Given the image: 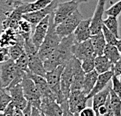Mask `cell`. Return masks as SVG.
<instances>
[{"label": "cell", "instance_id": "2e32d148", "mask_svg": "<svg viewBox=\"0 0 121 116\" xmlns=\"http://www.w3.org/2000/svg\"><path fill=\"white\" fill-rule=\"evenodd\" d=\"M25 39L19 35L17 31L13 28H6L0 35V47L9 48Z\"/></svg>", "mask_w": 121, "mask_h": 116}, {"label": "cell", "instance_id": "277c9868", "mask_svg": "<svg viewBox=\"0 0 121 116\" xmlns=\"http://www.w3.org/2000/svg\"><path fill=\"white\" fill-rule=\"evenodd\" d=\"M65 65L57 67V68L50 71H47L46 75V80H47L48 85H49L50 89L54 94L56 101L60 104L62 102L66 100L62 95L61 91H60V78H61V75L64 70Z\"/></svg>", "mask_w": 121, "mask_h": 116}, {"label": "cell", "instance_id": "83f0119b", "mask_svg": "<svg viewBox=\"0 0 121 116\" xmlns=\"http://www.w3.org/2000/svg\"><path fill=\"white\" fill-rule=\"evenodd\" d=\"M103 55L106 58H108V60L112 63V64H115L119 59L120 58V53L117 48L116 46H112V45H108L106 44L105 50H104Z\"/></svg>", "mask_w": 121, "mask_h": 116}, {"label": "cell", "instance_id": "8d00e7d4", "mask_svg": "<svg viewBox=\"0 0 121 116\" xmlns=\"http://www.w3.org/2000/svg\"><path fill=\"white\" fill-rule=\"evenodd\" d=\"M16 66L19 71L26 72L28 70V58L25 52L15 60Z\"/></svg>", "mask_w": 121, "mask_h": 116}, {"label": "cell", "instance_id": "d4e9b609", "mask_svg": "<svg viewBox=\"0 0 121 116\" xmlns=\"http://www.w3.org/2000/svg\"><path fill=\"white\" fill-rule=\"evenodd\" d=\"M112 67L113 64L104 55L96 56L94 62V70L98 75L112 71Z\"/></svg>", "mask_w": 121, "mask_h": 116}, {"label": "cell", "instance_id": "ac0fdd59", "mask_svg": "<svg viewBox=\"0 0 121 116\" xmlns=\"http://www.w3.org/2000/svg\"><path fill=\"white\" fill-rule=\"evenodd\" d=\"M91 18L83 20L77 26L73 32L75 42L79 43L91 39L92 36L91 31Z\"/></svg>", "mask_w": 121, "mask_h": 116}, {"label": "cell", "instance_id": "60d3db41", "mask_svg": "<svg viewBox=\"0 0 121 116\" xmlns=\"http://www.w3.org/2000/svg\"><path fill=\"white\" fill-rule=\"evenodd\" d=\"M60 108L62 109L63 115L62 116H75L73 113H72L70 112L69 108V103H68V100H65L64 102H62L60 104Z\"/></svg>", "mask_w": 121, "mask_h": 116}, {"label": "cell", "instance_id": "cb8c5ba5", "mask_svg": "<svg viewBox=\"0 0 121 116\" xmlns=\"http://www.w3.org/2000/svg\"><path fill=\"white\" fill-rule=\"evenodd\" d=\"M110 89H111L110 86H107L105 89H103L102 91L96 93L92 97V102H93L92 108L94 109V112H97L101 106L105 104L108 98L109 97Z\"/></svg>", "mask_w": 121, "mask_h": 116}, {"label": "cell", "instance_id": "d6986e66", "mask_svg": "<svg viewBox=\"0 0 121 116\" xmlns=\"http://www.w3.org/2000/svg\"><path fill=\"white\" fill-rule=\"evenodd\" d=\"M20 3H18L16 6L13 10L11 11V13L7 16L6 20L3 22V30L6 28H13L14 30L17 31L18 25L20 21L22 20L23 17V13L20 7Z\"/></svg>", "mask_w": 121, "mask_h": 116}, {"label": "cell", "instance_id": "8fae6325", "mask_svg": "<svg viewBox=\"0 0 121 116\" xmlns=\"http://www.w3.org/2000/svg\"><path fill=\"white\" fill-rule=\"evenodd\" d=\"M73 80V68L72 59L65 65L60 78V91L65 100H68L71 93V86Z\"/></svg>", "mask_w": 121, "mask_h": 116}, {"label": "cell", "instance_id": "7c38bea8", "mask_svg": "<svg viewBox=\"0 0 121 116\" xmlns=\"http://www.w3.org/2000/svg\"><path fill=\"white\" fill-rule=\"evenodd\" d=\"M50 15L46 17L43 21H41L33 30L32 35H31V40L38 50L39 49L40 46L42 45L43 42L44 41L46 36H47L50 25Z\"/></svg>", "mask_w": 121, "mask_h": 116}, {"label": "cell", "instance_id": "816d5d0a", "mask_svg": "<svg viewBox=\"0 0 121 116\" xmlns=\"http://www.w3.org/2000/svg\"><path fill=\"white\" fill-rule=\"evenodd\" d=\"M0 116H2V113H0Z\"/></svg>", "mask_w": 121, "mask_h": 116}, {"label": "cell", "instance_id": "9c48e42d", "mask_svg": "<svg viewBox=\"0 0 121 116\" xmlns=\"http://www.w3.org/2000/svg\"><path fill=\"white\" fill-rule=\"evenodd\" d=\"M88 99L82 90L71 91L68 98L70 112L73 114H79L86 107Z\"/></svg>", "mask_w": 121, "mask_h": 116}, {"label": "cell", "instance_id": "f1b7e54d", "mask_svg": "<svg viewBox=\"0 0 121 116\" xmlns=\"http://www.w3.org/2000/svg\"><path fill=\"white\" fill-rule=\"evenodd\" d=\"M34 28L31 24L27 21L25 19L22 18V20L20 21L17 28V32L24 39H27V38H31Z\"/></svg>", "mask_w": 121, "mask_h": 116}, {"label": "cell", "instance_id": "8992f818", "mask_svg": "<svg viewBox=\"0 0 121 116\" xmlns=\"http://www.w3.org/2000/svg\"><path fill=\"white\" fill-rule=\"evenodd\" d=\"M19 72L15 61L9 60L0 64V85L5 89L7 88L14 80Z\"/></svg>", "mask_w": 121, "mask_h": 116}, {"label": "cell", "instance_id": "ffe728a7", "mask_svg": "<svg viewBox=\"0 0 121 116\" xmlns=\"http://www.w3.org/2000/svg\"><path fill=\"white\" fill-rule=\"evenodd\" d=\"M113 75H114V73H113L112 71L98 75L95 86H94L91 93L86 96L88 100L89 99H91L96 93H98L99 92L102 91L103 89H105L108 86V83H109V81L112 80Z\"/></svg>", "mask_w": 121, "mask_h": 116}, {"label": "cell", "instance_id": "d6a6232c", "mask_svg": "<svg viewBox=\"0 0 121 116\" xmlns=\"http://www.w3.org/2000/svg\"><path fill=\"white\" fill-rule=\"evenodd\" d=\"M11 103V97L6 89L0 85V113H3L9 104Z\"/></svg>", "mask_w": 121, "mask_h": 116}, {"label": "cell", "instance_id": "74e56055", "mask_svg": "<svg viewBox=\"0 0 121 116\" xmlns=\"http://www.w3.org/2000/svg\"><path fill=\"white\" fill-rule=\"evenodd\" d=\"M24 48H25V52L27 54V56H31V55L38 54L39 50L34 45V43L31 40V38H27L25 40V44H24Z\"/></svg>", "mask_w": 121, "mask_h": 116}, {"label": "cell", "instance_id": "d590c367", "mask_svg": "<svg viewBox=\"0 0 121 116\" xmlns=\"http://www.w3.org/2000/svg\"><path fill=\"white\" fill-rule=\"evenodd\" d=\"M96 55L94 54L92 57H90L86 59L81 61V67L85 74L93 71L94 70V62H95Z\"/></svg>", "mask_w": 121, "mask_h": 116}, {"label": "cell", "instance_id": "7bdbcfd3", "mask_svg": "<svg viewBox=\"0 0 121 116\" xmlns=\"http://www.w3.org/2000/svg\"><path fill=\"white\" fill-rule=\"evenodd\" d=\"M112 71H113L114 75L116 76H120L121 75V56L119 60H118L115 64H113Z\"/></svg>", "mask_w": 121, "mask_h": 116}, {"label": "cell", "instance_id": "ba28073f", "mask_svg": "<svg viewBox=\"0 0 121 116\" xmlns=\"http://www.w3.org/2000/svg\"><path fill=\"white\" fill-rule=\"evenodd\" d=\"M58 5V0H54L51 4H50L49 6H47L46 8L40 9V10L31 12V13H27L23 14V19H25L27 21H28L31 25L33 26V28L35 27L41 21H43L46 17L50 15V14L54 13V12L56 9L57 6Z\"/></svg>", "mask_w": 121, "mask_h": 116}, {"label": "cell", "instance_id": "7a4b0ae2", "mask_svg": "<svg viewBox=\"0 0 121 116\" xmlns=\"http://www.w3.org/2000/svg\"><path fill=\"white\" fill-rule=\"evenodd\" d=\"M60 40L61 38L56 32V25L54 23V13H52L50 17V25L47 36L38 51L39 57L41 58L43 61H44L47 57H49L50 55L57 49L59 43L60 42Z\"/></svg>", "mask_w": 121, "mask_h": 116}, {"label": "cell", "instance_id": "484cf974", "mask_svg": "<svg viewBox=\"0 0 121 116\" xmlns=\"http://www.w3.org/2000/svg\"><path fill=\"white\" fill-rule=\"evenodd\" d=\"M91 41L94 48V54L96 56H101L103 55L104 50L106 46V42L103 36L102 32H99L96 35H93L91 38Z\"/></svg>", "mask_w": 121, "mask_h": 116}, {"label": "cell", "instance_id": "c3c4849f", "mask_svg": "<svg viewBox=\"0 0 121 116\" xmlns=\"http://www.w3.org/2000/svg\"><path fill=\"white\" fill-rule=\"evenodd\" d=\"M22 1H23V0H16L17 2H23Z\"/></svg>", "mask_w": 121, "mask_h": 116}, {"label": "cell", "instance_id": "4dcf8cb0", "mask_svg": "<svg viewBox=\"0 0 121 116\" xmlns=\"http://www.w3.org/2000/svg\"><path fill=\"white\" fill-rule=\"evenodd\" d=\"M104 25L111 32H112L117 37L120 38L119 34V21H118V17L112 16H108V17L105 20L103 21Z\"/></svg>", "mask_w": 121, "mask_h": 116}, {"label": "cell", "instance_id": "30bf717a", "mask_svg": "<svg viewBox=\"0 0 121 116\" xmlns=\"http://www.w3.org/2000/svg\"><path fill=\"white\" fill-rule=\"evenodd\" d=\"M105 2L106 0H98L97 3L94 15L91 20V35H96L101 31L103 26V15L105 11Z\"/></svg>", "mask_w": 121, "mask_h": 116}, {"label": "cell", "instance_id": "7dc6e473", "mask_svg": "<svg viewBox=\"0 0 121 116\" xmlns=\"http://www.w3.org/2000/svg\"><path fill=\"white\" fill-rule=\"evenodd\" d=\"M75 2H76L77 3H83V2H88V0H74Z\"/></svg>", "mask_w": 121, "mask_h": 116}, {"label": "cell", "instance_id": "5bb4252c", "mask_svg": "<svg viewBox=\"0 0 121 116\" xmlns=\"http://www.w3.org/2000/svg\"><path fill=\"white\" fill-rule=\"evenodd\" d=\"M72 53H73V57L80 61L94 55V48L91 39L79 43L75 42L72 48Z\"/></svg>", "mask_w": 121, "mask_h": 116}, {"label": "cell", "instance_id": "3957f363", "mask_svg": "<svg viewBox=\"0 0 121 116\" xmlns=\"http://www.w3.org/2000/svg\"><path fill=\"white\" fill-rule=\"evenodd\" d=\"M83 20H84L83 15L79 9H76L72 15H70L64 21L56 26L57 34L60 38L72 35L77 26Z\"/></svg>", "mask_w": 121, "mask_h": 116}, {"label": "cell", "instance_id": "f35d334b", "mask_svg": "<svg viewBox=\"0 0 121 116\" xmlns=\"http://www.w3.org/2000/svg\"><path fill=\"white\" fill-rule=\"evenodd\" d=\"M112 89L121 100V83L120 82L119 79L117 78V76L113 75L112 79Z\"/></svg>", "mask_w": 121, "mask_h": 116}, {"label": "cell", "instance_id": "44dd1931", "mask_svg": "<svg viewBox=\"0 0 121 116\" xmlns=\"http://www.w3.org/2000/svg\"><path fill=\"white\" fill-rule=\"evenodd\" d=\"M28 58L29 71L36 75L45 78L46 75H47V71L45 70L43 61L39 57V55H31V56H28Z\"/></svg>", "mask_w": 121, "mask_h": 116}, {"label": "cell", "instance_id": "ee69618b", "mask_svg": "<svg viewBox=\"0 0 121 116\" xmlns=\"http://www.w3.org/2000/svg\"><path fill=\"white\" fill-rule=\"evenodd\" d=\"M31 116H42V112H40L39 109L36 108H33L31 109Z\"/></svg>", "mask_w": 121, "mask_h": 116}, {"label": "cell", "instance_id": "603a6c76", "mask_svg": "<svg viewBox=\"0 0 121 116\" xmlns=\"http://www.w3.org/2000/svg\"><path fill=\"white\" fill-rule=\"evenodd\" d=\"M54 0H35L32 2H21L20 7L23 14L40 10L51 4Z\"/></svg>", "mask_w": 121, "mask_h": 116}, {"label": "cell", "instance_id": "681fc988", "mask_svg": "<svg viewBox=\"0 0 121 116\" xmlns=\"http://www.w3.org/2000/svg\"><path fill=\"white\" fill-rule=\"evenodd\" d=\"M119 80H120V83H121V75H120V79H119Z\"/></svg>", "mask_w": 121, "mask_h": 116}, {"label": "cell", "instance_id": "bcb514c9", "mask_svg": "<svg viewBox=\"0 0 121 116\" xmlns=\"http://www.w3.org/2000/svg\"><path fill=\"white\" fill-rule=\"evenodd\" d=\"M116 46H117V48L118 49V50H119V52L120 53V54H121V39H118Z\"/></svg>", "mask_w": 121, "mask_h": 116}, {"label": "cell", "instance_id": "1f68e13d", "mask_svg": "<svg viewBox=\"0 0 121 116\" xmlns=\"http://www.w3.org/2000/svg\"><path fill=\"white\" fill-rule=\"evenodd\" d=\"M24 44H25V41H23V42H19L17 43V44L9 47V56H10L11 60L15 61L17 58L20 57L21 55L25 53Z\"/></svg>", "mask_w": 121, "mask_h": 116}, {"label": "cell", "instance_id": "b9f144b4", "mask_svg": "<svg viewBox=\"0 0 121 116\" xmlns=\"http://www.w3.org/2000/svg\"><path fill=\"white\" fill-rule=\"evenodd\" d=\"M79 116H96V115L93 108L86 107L83 111L79 112Z\"/></svg>", "mask_w": 121, "mask_h": 116}, {"label": "cell", "instance_id": "6da1fadb", "mask_svg": "<svg viewBox=\"0 0 121 116\" xmlns=\"http://www.w3.org/2000/svg\"><path fill=\"white\" fill-rule=\"evenodd\" d=\"M74 44L75 38L73 34L61 38L57 49L43 61L47 72L52 71L61 65H65L73 57L72 48Z\"/></svg>", "mask_w": 121, "mask_h": 116}, {"label": "cell", "instance_id": "4316f807", "mask_svg": "<svg viewBox=\"0 0 121 116\" xmlns=\"http://www.w3.org/2000/svg\"><path fill=\"white\" fill-rule=\"evenodd\" d=\"M98 77V74L97 73L95 70H94L91 72H89V73L85 74L82 91L83 92V93L86 96H87L91 92L92 89H93L94 86H95Z\"/></svg>", "mask_w": 121, "mask_h": 116}, {"label": "cell", "instance_id": "4fadbf2b", "mask_svg": "<svg viewBox=\"0 0 121 116\" xmlns=\"http://www.w3.org/2000/svg\"><path fill=\"white\" fill-rule=\"evenodd\" d=\"M26 75L34 82L35 86L37 87V89H39V91L41 94V98H53L56 100L54 94L51 91L45 78L31 73L29 71V69L26 71Z\"/></svg>", "mask_w": 121, "mask_h": 116}, {"label": "cell", "instance_id": "e575fe53", "mask_svg": "<svg viewBox=\"0 0 121 116\" xmlns=\"http://www.w3.org/2000/svg\"><path fill=\"white\" fill-rule=\"evenodd\" d=\"M110 4L111 6L108 9H105V13L107 16L118 17L121 14V0L116 2V3H112V2L110 1Z\"/></svg>", "mask_w": 121, "mask_h": 116}, {"label": "cell", "instance_id": "5b68a950", "mask_svg": "<svg viewBox=\"0 0 121 116\" xmlns=\"http://www.w3.org/2000/svg\"><path fill=\"white\" fill-rule=\"evenodd\" d=\"M21 84L23 89L24 95L27 101L31 104L33 108L39 109L42 98L39 91L35 86L34 82L25 75Z\"/></svg>", "mask_w": 121, "mask_h": 116}, {"label": "cell", "instance_id": "7402d4cb", "mask_svg": "<svg viewBox=\"0 0 121 116\" xmlns=\"http://www.w3.org/2000/svg\"><path fill=\"white\" fill-rule=\"evenodd\" d=\"M18 3L16 0H0V35L3 31L4 21Z\"/></svg>", "mask_w": 121, "mask_h": 116}, {"label": "cell", "instance_id": "836d02e7", "mask_svg": "<svg viewBox=\"0 0 121 116\" xmlns=\"http://www.w3.org/2000/svg\"><path fill=\"white\" fill-rule=\"evenodd\" d=\"M101 32H102L104 38H105L106 44L112 45V46L117 45V41L119 38H118L112 32H111V31L108 30L104 25L102 26V28H101Z\"/></svg>", "mask_w": 121, "mask_h": 116}, {"label": "cell", "instance_id": "52a82bcc", "mask_svg": "<svg viewBox=\"0 0 121 116\" xmlns=\"http://www.w3.org/2000/svg\"><path fill=\"white\" fill-rule=\"evenodd\" d=\"M79 3L74 0L64 2L58 3L54 12V23L55 25H58L65 19L72 15L76 9H78Z\"/></svg>", "mask_w": 121, "mask_h": 116}, {"label": "cell", "instance_id": "e0dca14e", "mask_svg": "<svg viewBox=\"0 0 121 116\" xmlns=\"http://www.w3.org/2000/svg\"><path fill=\"white\" fill-rule=\"evenodd\" d=\"M11 97V102L13 104L14 107L24 110L28 104V101L25 97L21 84H18L11 88L6 89Z\"/></svg>", "mask_w": 121, "mask_h": 116}, {"label": "cell", "instance_id": "ab89813d", "mask_svg": "<svg viewBox=\"0 0 121 116\" xmlns=\"http://www.w3.org/2000/svg\"><path fill=\"white\" fill-rule=\"evenodd\" d=\"M10 60V56L9 53V48L0 47V64Z\"/></svg>", "mask_w": 121, "mask_h": 116}, {"label": "cell", "instance_id": "9a60e30c", "mask_svg": "<svg viewBox=\"0 0 121 116\" xmlns=\"http://www.w3.org/2000/svg\"><path fill=\"white\" fill-rule=\"evenodd\" d=\"M44 116H62L60 105L53 98H43L39 108Z\"/></svg>", "mask_w": 121, "mask_h": 116}, {"label": "cell", "instance_id": "f907efd6", "mask_svg": "<svg viewBox=\"0 0 121 116\" xmlns=\"http://www.w3.org/2000/svg\"><path fill=\"white\" fill-rule=\"evenodd\" d=\"M75 116H79V114H74Z\"/></svg>", "mask_w": 121, "mask_h": 116}, {"label": "cell", "instance_id": "f546056e", "mask_svg": "<svg viewBox=\"0 0 121 116\" xmlns=\"http://www.w3.org/2000/svg\"><path fill=\"white\" fill-rule=\"evenodd\" d=\"M109 103L114 116H121V100L112 89L109 93Z\"/></svg>", "mask_w": 121, "mask_h": 116}, {"label": "cell", "instance_id": "f6af8a7d", "mask_svg": "<svg viewBox=\"0 0 121 116\" xmlns=\"http://www.w3.org/2000/svg\"><path fill=\"white\" fill-rule=\"evenodd\" d=\"M99 116H114L113 113L112 112V109H111V107H110V103H109V107H108L107 112L105 113H104L103 115H100Z\"/></svg>", "mask_w": 121, "mask_h": 116}, {"label": "cell", "instance_id": "f5cc1de1", "mask_svg": "<svg viewBox=\"0 0 121 116\" xmlns=\"http://www.w3.org/2000/svg\"><path fill=\"white\" fill-rule=\"evenodd\" d=\"M42 116H44V115H43V113H42Z\"/></svg>", "mask_w": 121, "mask_h": 116}]
</instances>
